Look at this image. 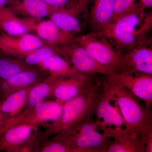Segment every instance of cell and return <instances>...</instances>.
I'll return each mask as SVG.
<instances>
[{"instance_id":"6da1fadb","label":"cell","mask_w":152,"mask_h":152,"mask_svg":"<svg viewBox=\"0 0 152 152\" xmlns=\"http://www.w3.org/2000/svg\"><path fill=\"white\" fill-rule=\"evenodd\" d=\"M152 28V12L146 13L140 7L96 33L107 38L123 54L147 40Z\"/></svg>"},{"instance_id":"7a4b0ae2","label":"cell","mask_w":152,"mask_h":152,"mask_svg":"<svg viewBox=\"0 0 152 152\" xmlns=\"http://www.w3.org/2000/svg\"><path fill=\"white\" fill-rule=\"evenodd\" d=\"M102 87V81L99 80L83 94L63 104L59 118L49 125L46 131L40 137L41 140L72 130L85 121L92 118Z\"/></svg>"},{"instance_id":"3957f363","label":"cell","mask_w":152,"mask_h":152,"mask_svg":"<svg viewBox=\"0 0 152 152\" xmlns=\"http://www.w3.org/2000/svg\"><path fill=\"white\" fill-rule=\"evenodd\" d=\"M116 102L124 123V129L144 137L152 132L151 109L141 107L136 97L124 87L109 77L103 79Z\"/></svg>"},{"instance_id":"277c9868","label":"cell","mask_w":152,"mask_h":152,"mask_svg":"<svg viewBox=\"0 0 152 152\" xmlns=\"http://www.w3.org/2000/svg\"><path fill=\"white\" fill-rule=\"evenodd\" d=\"M74 42L84 48L98 64L111 72H126L122 53L118 51L103 36L92 32L75 37Z\"/></svg>"},{"instance_id":"5b68a950","label":"cell","mask_w":152,"mask_h":152,"mask_svg":"<svg viewBox=\"0 0 152 152\" xmlns=\"http://www.w3.org/2000/svg\"><path fill=\"white\" fill-rule=\"evenodd\" d=\"M98 129L92 118L72 130L57 135L66 140L75 152H105L111 138L107 131L100 133Z\"/></svg>"},{"instance_id":"8992f818","label":"cell","mask_w":152,"mask_h":152,"mask_svg":"<svg viewBox=\"0 0 152 152\" xmlns=\"http://www.w3.org/2000/svg\"><path fill=\"white\" fill-rule=\"evenodd\" d=\"M38 127L28 124L8 128L0 137V151L8 152L39 151Z\"/></svg>"},{"instance_id":"52a82bcc","label":"cell","mask_w":152,"mask_h":152,"mask_svg":"<svg viewBox=\"0 0 152 152\" xmlns=\"http://www.w3.org/2000/svg\"><path fill=\"white\" fill-rule=\"evenodd\" d=\"M63 105L55 100H45L32 108L23 110L16 116L5 121L1 135L8 128L15 125L28 124L38 127L48 122L56 121L61 115Z\"/></svg>"},{"instance_id":"ba28073f","label":"cell","mask_w":152,"mask_h":152,"mask_svg":"<svg viewBox=\"0 0 152 152\" xmlns=\"http://www.w3.org/2000/svg\"><path fill=\"white\" fill-rule=\"evenodd\" d=\"M93 76L76 71L59 77L55 83L50 97L64 104L91 88L99 80Z\"/></svg>"},{"instance_id":"9c48e42d","label":"cell","mask_w":152,"mask_h":152,"mask_svg":"<svg viewBox=\"0 0 152 152\" xmlns=\"http://www.w3.org/2000/svg\"><path fill=\"white\" fill-rule=\"evenodd\" d=\"M103 80L102 87L94 110L100 129L106 128H122L124 123L116 102Z\"/></svg>"},{"instance_id":"30bf717a","label":"cell","mask_w":152,"mask_h":152,"mask_svg":"<svg viewBox=\"0 0 152 152\" xmlns=\"http://www.w3.org/2000/svg\"><path fill=\"white\" fill-rule=\"evenodd\" d=\"M60 55L79 72L86 75H109L111 72L98 64L80 44L75 42L58 46Z\"/></svg>"},{"instance_id":"8fae6325","label":"cell","mask_w":152,"mask_h":152,"mask_svg":"<svg viewBox=\"0 0 152 152\" xmlns=\"http://www.w3.org/2000/svg\"><path fill=\"white\" fill-rule=\"evenodd\" d=\"M22 19L29 32H34L47 45L58 47L74 42L75 36L63 31L50 19L42 20L28 17Z\"/></svg>"},{"instance_id":"7c38bea8","label":"cell","mask_w":152,"mask_h":152,"mask_svg":"<svg viewBox=\"0 0 152 152\" xmlns=\"http://www.w3.org/2000/svg\"><path fill=\"white\" fill-rule=\"evenodd\" d=\"M45 45L37 36L29 33L16 36L0 35V53L18 59L23 60L31 52Z\"/></svg>"},{"instance_id":"4fadbf2b","label":"cell","mask_w":152,"mask_h":152,"mask_svg":"<svg viewBox=\"0 0 152 152\" xmlns=\"http://www.w3.org/2000/svg\"><path fill=\"white\" fill-rule=\"evenodd\" d=\"M107 76L122 85L136 98L144 101L146 107L150 109L152 102V75L122 72H112Z\"/></svg>"},{"instance_id":"5bb4252c","label":"cell","mask_w":152,"mask_h":152,"mask_svg":"<svg viewBox=\"0 0 152 152\" xmlns=\"http://www.w3.org/2000/svg\"><path fill=\"white\" fill-rule=\"evenodd\" d=\"M126 72L152 75V40L150 38L122 54Z\"/></svg>"},{"instance_id":"9a60e30c","label":"cell","mask_w":152,"mask_h":152,"mask_svg":"<svg viewBox=\"0 0 152 152\" xmlns=\"http://www.w3.org/2000/svg\"><path fill=\"white\" fill-rule=\"evenodd\" d=\"M111 139L105 152H143L145 147L140 136L122 128H106Z\"/></svg>"},{"instance_id":"2e32d148","label":"cell","mask_w":152,"mask_h":152,"mask_svg":"<svg viewBox=\"0 0 152 152\" xmlns=\"http://www.w3.org/2000/svg\"><path fill=\"white\" fill-rule=\"evenodd\" d=\"M88 6L90 8L87 16L93 32L101 31L111 23L115 0H88Z\"/></svg>"},{"instance_id":"e0dca14e","label":"cell","mask_w":152,"mask_h":152,"mask_svg":"<svg viewBox=\"0 0 152 152\" xmlns=\"http://www.w3.org/2000/svg\"><path fill=\"white\" fill-rule=\"evenodd\" d=\"M7 7L17 16L42 19L60 10L48 5L43 0H8Z\"/></svg>"},{"instance_id":"ac0fdd59","label":"cell","mask_w":152,"mask_h":152,"mask_svg":"<svg viewBox=\"0 0 152 152\" xmlns=\"http://www.w3.org/2000/svg\"><path fill=\"white\" fill-rule=\"evenodd\" d=\"M34 69L23 71L5 80L0 81V100L7 95L32 87L44 79Z\"/></svg>"},{"instance_id":"d6986e66","label":"cell","mask_w":152,"mask_h":152,"mask_svg":"<svg viewBox=\"0 0 152 152\" xmlns=\"http://www.w3.org/2000/svg\"><path fill=\"white\" fill-rule=\"evenodd\" d=\"M82 14H87L80 9L75 8L56 11L49 18L61 29L75 36L83 27V23L79 18Z\"/></svg>"},{"instance_id":"ffe728a7","label":"cell","mask_w":152,"mask_h":152,"mask_svg":"<svg viewBox=\"0 0 152 152\" xmlns=\"http://www.w3.org/2000/svg\"><path fill=\"white\" fill-rule=\"evenodd\" d=\"M31 87L12 93L0 100V113L4 119L5 122L16 116L23 110Z\"/></svg>"},{"instance_id":"44dd1931","label":"cell","mask_w":152,"mask_h":152,"mask_svg":"<svg viewBox=\"0 0 152 152\" xmlns=\"http://www.w3.org/2000/svg\"><path fill=\"white\" fill-rule=\"evenodd\" d=\"M0 32L16 36L30 32L23 21L8 7H0Z\"/></svg>"},{"instance_id":"7402d4cb","label":"cell","mask_w":152,"mask_h":152,"mask_svg":"<svg viewBox=\"0 0 152 152\" xmlns=\"http://www.w3.org/2000/svg\"><path fill=\"white\" fill-rule=\"evenodd\" d=\"M58 77L50 75L33 86L28 94L27 102L23 110L32 108L38 104L50 98Z\"/></svg>"},{"instance_id":"603a6c76","label":"cell","mask_w":152,"mask_h":152,"mask_svg":"<svg viewBox=\"0 0 152 152\" xmlns=\"http://www.w3.org/2000/svg\"><path fill=\"white\" fill-rule=\"evenodd\" d=\"M37 66L41 69L48 73L50 75L58 77L67 75L77 71L59 55L53 56Z\"/></svg>"},{"instance_id":"cb8c5ba5","label":"cell","mask_w":152,"mask_h":152,"mask_svg":"<svg viewBox=\"0 0 152 152\" xmlns=\"http://www.w3.org/2000/svg\"><path fill=\"white\" fill-rule=\"evenodd\" d=\"M33 69L23 60L11 57L0 58V80H5L16 74Z\"/></svg>"},{"instance_id":"d4e9b609","label":"cell","mask_w":152,"mask_h":152,"mask_svg":"<svg viewBox=\"0 0 152 152\" xmlns=\"http://www.w3.org/2000/svg\"><path fill=\"white\" fill-rule=\"evenodd\" d=\"M60 55L58 47L45 45L34 50L28 54L23 61L28 66H37L55 55Z\"/></svg>"},{"instance_id":"484cf974","label":"cell","mask_w":152,"mask_h":152,"mask_svg":"<svg viewBox=\"0 0 152 152\" xmlns=\"http://www.w3.org/2000/svg\"><path fill=\"white\" fill-rule=\"evenodd\" d=\"M39 152H75L71 144L65 139L56 135L53 139L45 140L40 145Z\"/></svg>"},{"instance_id":"4316f807","label":"cell","mask_w":152,"mask_h":152,"mask_svg":"<svg viewBox=\"0 0 152 152\" xmlns=\"http://www.w3.org/2000/svg\"><path fill=\"white\" fill-rule=\"evenodd\" d=\"M140 7L139 0H115V10L112 23Z\"/></svg>"},{"instance_id":"83f0119b","label":"cell","mask_w":152,"mask_h":152,"mask_svg":"<svg viewBox=\"0 0 152 152\" xmlns=\"http://www.w3.org/2000/svg\"><path fill=\"white\" fill-rule=\"evenodd\" d=\"M48 5L59 10H70L88 2L80 0H43Z\"/></svg>"},{"instance_id":"f1b7e54d","label":"cell","mask_w":152,"mask_h":152,"mask_svg":"<svg viewBox=\"0 0 152 152\" xmlns=\"http://www.w3.org/2000/svg\"><path fill=\"white\" fill-rule=\"evenodd\" d=\"M139 1L141 7L144 10L152 8V0H139Z\"/></svg>"},{"instance_id":"f546056e","label":"cell","mask_w":152,"mask_h":152,"mask_svg":"<svg viewBox=\"0 0 152 152\" xmlns=\"http://www.w3.org/2000/svg\"><path fill=\"white\" fill-rule=\"evenodd\" d=\"M4 119L3 118L1 114L0 113V137H1V132L2 129V128L4 126Z\"/></svg>"},{"instance_id":"4dcf8cb0","label":"cell","mask_w":152,"mask_h":152,"mask_svg":"<svg viewBox=\"0 0 152 152\" xmlns=\"http://www.w3.org/2000/svg\"><path fill=\"white\" fill-rule=\"evenodd\" d=\"M8 0H0V7H5Z\"/></svg>"},{"instance_id":"1f68e13d","label":"cell","mask_w":152,"mask_h":152,"mask_svg":"<svg viewBox=\"0 0 152 152\" xmlns=\"http://www.w3.org/2000/svg\"><path fill=\"white\" fill-rule=\"evenodd\" d=\"M80 1L81 2H87L88 1V0H80Z\"/></svg>"}]
</instances>
